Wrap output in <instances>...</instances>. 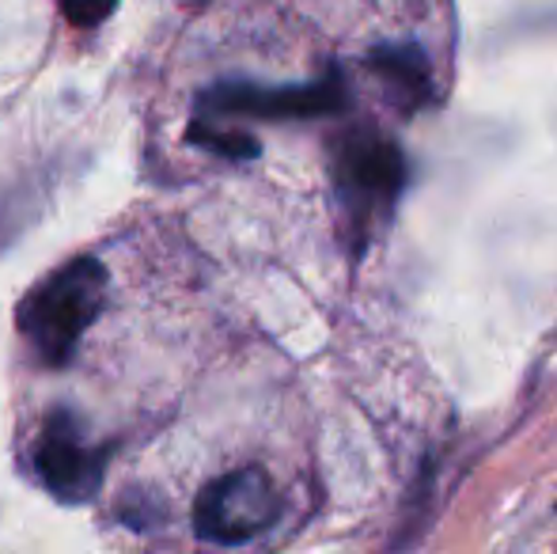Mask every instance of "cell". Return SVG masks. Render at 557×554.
<instances>
[{
	"label": "cell",
	"mask_w": 557,
	"mask_h": 554,
	"mask_svg": "<svg viewBox=\"0 0 557 554\" xmlns=\"http://www.w3.org/2000/svg\"><path fill=\"white\" fill-rule=\"evenodd\" d=\"M61 12L69 15V23H76V27H96V23H103L107 15L117 8V0H58Z\"/></svg>",
	"instance_id": "cell-9"
},
{
	"label": "cell",
	"mask_w": 557,
	"mask_h": 554,
	"mask_svg": "<svg viewBox=\"0 0 557 554\" xmlns=\"http://www.w3.org/2000/svg\"><path fill=\"white\" fill-rule=\"evenodd\" d=\"M331 175L352 251H364L380 236L383 224L391 221L406 190L410 168H406L403 148L372 126L349 130V134L337 137L331 152Z\"/></svg>",
	"instance_id": "cell-2"
},
{
	"label": "cell",
	"mask_w": 557,
	"mask_h": 554,
	"mask_svg": "<svg viewBox=\"0 0 557 554\" xmlns=\"http://www.w3.org/2000/svg\"><path fill=\"white\" fill-rule=\"evenodd\" d=\"M281 517V494L273 487L270 471L258 464L235 467V471L216 475L194 497L190 525L201 543L216 547H243L270 532Z\"/></svg>",
	"instance_id": "cell-4"
},
{
	"label": "cell",
	"mask_w": 557,
	"mask_h": 554,
	"mask_svg": "<svg viewBox=\"0 0 557 554\" xmlns=\"http://www.w3.org/2000/svg\"><path fill=\"white\" fill-rule=\"evenodd\" d=\"M349 111V81L342 69H331L308 84H255L221 81L206 88L194 103L201 119H258V122H308L334 119Z\"/></svg>",
	"instance_id": "cell-3"
},
{
	"label": "cell",
	"mask_w": 557,
	"mask_h": 554,
	"mask_svg": "<svg viewBox=\"0 0 557 554\" xmlns=\"http://www.w3.org/2000/svg\"><path fill=\"white\" fill-rule=\"evenodd\" d=\"M103 300L107 267L96 255H76L23 296L15 327L42 369H65L103 311Z\"/></svg>",
	"instance_id": "cell-1"
},
{
	"label": "cell",
	"mask_w": 557,
	"mask_h": 554,
	"mask_svg": "<svg viewBox=\"0 0 557 554\" xmlns=\"http://www.w3.org/2000/svg\"><path fill=\"white\" fill-rule=\"evenodd\" d=\"M186 140L221 156V160H255L262 152L258 137H250L247 130H227L216 119H201V114H194V122L186 126Z\"/></svg>",
	"instance_id": "cell-7"
},
{
	"label": "cell",
	"mask_w": 557,
	"mask_h": 554,
	"mask_svg": "<svg viewBox=\"0 0 557 554\" xmlns=\"http://www.w3.org/2000/svg\"><path fill=\"white\" fill-rule=\"evenodd\" d=\"M107 444L88 436V426L73 407H53L35 436L30 464L46 490L65 505H88L107 475Z\"/></svg>",
	"instance_id": "cell-5"
},
{
	"label": "cell",
	"mask_w": 557,
	"mask_h": 554,
	"mask_svg": "<svg viewBox=\"0 0 557 554\" xmlns=\"http://www.w3.org/2000/svg\"><path fill=\"white\" fill-rule=\"evenodd\" d=\"M364 69L375 81V88H380V96L387 99L395 111L413 114L433 103V96H436L433 61H429V53L421 50L418 42L375 46V50H368Z\"/></svg>",
	"instance_id": "cell-6"
},
{
	"label": "cell",
	"mask_w": 557,
	"mask_h": 554,
	"mask_svg": "<svg viewBox=\"0 0 557 554\" xmlns=\"http://www.w3.org/2000/svg\"><path fill=\"white\" fill-rule=\"evenodd\" d=\"M117 513H122V520L129 528H137V532H148V528H160L163 525V505L156 502L152 494H145V490H129V494L122 497V505H117Z\"/></svg>",
	"instance_id": "cell-8"
}]
</instances>
